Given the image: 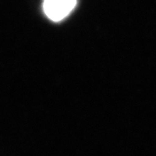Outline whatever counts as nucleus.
I'll return each mask as SVG.
<instances>
[{"label":"nucleus","instance_id":"f257e3e1","mask_svg":"<svg viewBox=\"0 0 156 156\" xmlns=\"http://www.w3.org/2000/svg\"><path fill=\"white\" fill-rule=\"evenodd\" d=\"M76 0H44L45 15L54 22H59L73 11Z\"/></svg>","mask_w":156,"mask_h":156}]
</instances>
